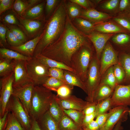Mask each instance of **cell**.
Returning <instances> with one entry per match:
<instances>
[{
  "instance_id": "obj_55",
  "label": "cell",
  "mask_w": 130,
  "mask_h": 130,
  "mask_svg": "<svg viewBox=\"0 0 130 130\" xmlns=\"http://www.w3.org/2000/svg\"><path fill=\"white\" fill-rule=\"evenodd\" d=\"M84 130H99V125L95 120H94L88 124L84 128Z\"/></svg>"
},
{
  "instance_id": "obj_11",
  "label": "cell",
  "mask_w": 130,
  "mask_h": 130,
  "mask_svg": "<svg viewBox=\"0 0 130 130\" xmlns=\"http://www.w3.org/2000/svg\"><path fill=\"white\" fill-rule=\"evenodd\" d=\"M111 99L112 107L130 106V84H117Z\"/></svg>"
},
{
  "instance_id": "obj_1",
  "label": "cell",
  "mask_w": 130,
  "mask_h": 130,
  "mask_svg": "<svg viewBox=\"0 0 130 130\" xmlns=\"http://www.w3.org/2000/svg\"><path fill=\"white\" fill-rule=\"evenodd\" d=\"M86 36L75 27L67 14L65 26L62 34L41 54L71 67L73 55L81 46L87 43Z\"/></svg>"
},
{
  "instance_id": "obj_14",
  "label": "cell",
  "mask_w": 130,
  "mask_h": 130,
  "mask_svg": "<svg viewBox=\"0 0 130 130\" xmlns=\"http://www.w3.org/2000/svg\"><path fill=\"white\" fill-rule=\"evenodd\" d=\"M34 85L31 83L17 88H13L12 95L19 99L26 112L29 116L31 99Z\"/></svg>"
},
{
  "instance_id": "obj_5",
  "label": "cell",
  "mask_w": 130,
  "mask_h": 130,
  "mask_svg": "<svg viewBox=\"0 0 130 130\" xmlns=\"http://www.w3.org/2000/svg\"><path fill=\"white\" fill-rule=\"evenodd\" d=\"M101 77L100 72V61L96 55L92 58L87 72L84 84L87 91L86 101L92 102L95 92L100 84Z\"/></svg>"
},
{
  "instance_id": "obj_50",
  "label": "cell",
  "mask_w": 130,
  "mask_h": 130,
  "mask_svg": "<svg viewBox=\"0 0 130 130\" xmlns=\"http://www.w3.org/2000/svg\"><path fill=\"white\" fill-rule=\"evenodd\" d=\"M115 21L122 27L130 31V21L123 18H115Z\"/></svg>"
},
{
  "instance_id": "obj_53",
  "label": "cell",
  "mask_w": 130,
  "mask_h": 130,
  "mask_svg": "<svg viewBox=\"0 0 130 130\" xmlns=\"http://www.w3.org/2000/svg\"><path fill=\"white\" fill-rule=\"evenodd\" d=\"M96 117V115L95 112L91 114L85 115L82 123V128L83 129L88 124L93 120Z\"/></svg>"
},
{
  "instance_id": "obj_27",
  "label": "cell",
  "mask_w": 130,
  "mask_h": 130,
  "mask_svg": "<svg viewBox=\"0 0 130 130\" xmlns=\"http://www.w3.org/2000/svg\"><path fill=\"white\" fill-rule=\"evenodd\" d=\"M55 96V95L50 103L48 110L50 116L58 125L65 113L56 101Z\"/></svg>"
},
{
  "instance_id": "obj_19",
  "label": "cell",
  "mask_w": 130,
  "mask_h": 130,
  "mask_svg": "<svg viewBox=\"0 0 130 130\" xmlns=\"http://www.w3.org/2000/svg\"><path fill=\"white\" fill-rule=\"evenodd\" d=\"M80 17L93 22L102 21L111 17L106 13L98 11L93 8L83 9Z\"/></svg>"
},
{
  "instance_id": "obj_6",
  "label": "cell",
  "mask_w": 130,
  "mask_h": 130,
  "mask_svg": "<svg viewBox=\"0 0 130 130\" xmlns=\"http://www.w3.org/2000/svg\"><path fill=\"white\" fill-rule=\"evenodd\" d=\"M29 77L34 86L42 85L50 77L49 68L34 57L25 61Z\"/></svg>"
},
{
  "instance_id": "obj_40",
  "label": "cell",
  "mask_w": 130,
  "mask_h": 130,
  "mask_svg": "<svg viewBox=\"0 0 130 130\" xmlns=\"http://www.w3.org/2000/svg\"><path fill=\"white\" fill-rule=\"evenodd\" d=\"M114 74L118 84L122 82L125 76L124 70L119 63L113 65Z\"/></svg>"
},
{
  "instance_id": "obj_54",
  "label": "cell",
  "mask_w": 130,
  "mask_h": 130,
  "mask_svg": "<svg viewBox=\"0 0 130 130\" xmlns=\"http://www.w3.org/2000/svg\"><path fill=\"white\" fill-rule=\"evenodd\" d=\"M9 111L7 110L5 111L4 116L0 117V130H4L7 124V116Z\"/></svg>"
},
{
  "instance_id": "obj_35",
  "label": "cell",
  "mask_w": 130,
  "mask_h": 130,
  "mask_svg": "<svg viewBox=\"0 0 130 130\" xmlns=\"http://www.w3.org/2000/svg\"><path fill=\"white\" fill-rule=\"evenodd\" d=\"M4 130H25L21 126L14 114L9 112L7 116V123Z\"/></svg>"
},
{
  "instance_id": "obj_23",
  "label": "cell",
  "mask_w": 130,
  "mask_h": 130,
  "mask_svg": "<svg viewBox=\"0 0 130 130\" xmlns=\"http://www.w3.org/2000/svg\"><path fill=\"white\" fill-rule=\"evenodd\" d=\"M36 121L41 130H59L48 110Z\"/></svg>"
},
{
  "instance_id": "obj_28",
  "label": "cell",
  "mask_w": 130,
  "mask_h": 130,
  "mask_svg": "<svg viewBox=\"0 0 130 130\" xmlns=\"http://www.w3.org/2000/svg\"><path fill=\"white\" fill-rule=\"evenodd\" d=\"M65 6L67 14L71 20L80 17L82 11V7L69 0H65Z\"/></svg>"
},
{
  "instance_id": "obj_24",
  "label": "cell",
  "mask_w": 130,
  "mask_h": 130,
  "mask_svg": "<svg viewBox=\"0 0 130 130\" xmlns=\"http://www.w3.org/2000/svg\"><path fill=\"white\" fill-rule=\"evenodd\" d=\"M114 90L107 85L100 82L94 93L93 101L98 103L111 96Z\"/></svg>"
},
{
  "instance_id": "obj_22",
  "label": "cell",
  "mask_w": 130,
  "mask_h": 130,
  "mask_svg": "<svg viewBox=\"0 0 130 130\" xmlns=\"http://www.w3.org/2000/svg\"><path fill=\"white\" fill-rule=\"evenodd\" d=\"M106 33L126 32V31L121 27L111 22L96 23L94 31Z\"/></svg>"
},
{
  "instance_id": "obj_57",
  "label": "cell",
  "mask_w": 130,
  "mask_h": 130,
  "mask_svg": "<svg viewBox=\"0 0 130 130\" xmlns=\"http://www.w3.org/2000/svg\"><path fill=\"white\" fill-rule=\"evenodd\" d=\"M29 130H41L36 120L31 119V126Z\"/></svg>"
},
{
  "instance_id": "obj_26",
  "label": "cell",
  "mask_w": 130,
  "mask_h": 130,
  "mask_svg": "<svg viewBox=\"0 0 130 130\" xmlns=\"http://www.w3.org/2000/svg\"><path fill=\"white\" fill-rule=\"evenodd\" d=\"M64 75L65 80L68 84L80 88L87 94V89L84 83L75 73L73 72L64 70Z\"/></svg>"
},
{
  "instance_id": "obj_18",
  "label": "cell",
  "mask_w": 130,
  "mask_h": 130,
  "mask_svg": "<svg viewBox=\"0 0 130 130\" xmlns=\"http://www.w3.org/2000/svg\"><path fill=\"white\" fill-rule=\"evenodd\" d=\"M45 3L46 0H43L29 9L21 16L26 19L46 21L45 17Z\"/></svg>"
},
{
  "instance_id": "obj_9",
  "label": "cell",
  "mask_w": 130,
  "mask_h": 130,
  "mask_svg": "<svg viewBox=\"0 0 130 130\" xmlns=\"http://www.w3.org/2000/svg\"><path fill=\"white\" fill-rule=\"evenodd\" d=\"M13 72L0 79V117L3 116L7 104L13 92Z\"/></svg>"
},
{
  "instance_id": "obj_36",
  "label": "cell",
  "mask_w": 130,
  "mask_h": 130,
  "mask_svg": "<svg viewBox=\"0 0 130 130\" xmlns=\"http://www.w3.org/2000/svg\"><path fill=\"white\" fill-rule=\"evenodd\" d=\"M60 0H46L45 8V17L46 21L53 13L61 2Z\"/></svg>"
},
{
  "instance_id": "obj_2",
  "label": "cell",
  "mask_w": 130,
  "mask_h": 130,
  "mask_svg": "<svg viewBox=\"0 0 130 130\" xmlns=\"http://www.w3.org/2000/svg\"><path fill=\"white\" fill-rule=\"evenodd\" d=\"M65 0H62L54 12L46 21L42 31L43 35L35 50L33 57L41 54L47 47L56 41L64 30L67 13Z\"/></svg>"
},
{
  "instance_id": "obj_20",
  "label": "cell",
  "mask_w": 130,
  "mask_h": 130,
  "mask_svg": "<svg viewBox=\"0 0 130 130\" xmlns=\"http://www.w3.org/2000/svg\"><path fill=\"white\" fill-rule=\"evenodd\" d=\"M71 21L75 27L84 34V33H88V35L94 31L96 23H93L88 20L79 17L76 18Z\"/></svg>"
},
{
  "instance_id": "obj_25",
  "label": "cell",
  "mask_w": 130,
  "mask_h": 130,
  "mask_svg": "<svg viewBox=\"0 0 130 130\" xmlns=\"http://www.w3.org/2000/svg\"><path fill=\"white\" fill-rule=\"evenodd\" d=\"M34 57L43 64L49 68H59L73 72V70L71 68L62 63L47 58L41 54H37Z\"/></svg>"
},
{
  "instance_id": "obj_4",
  "label": "cell",
  "mask_w": 130,
  "mask_h": 130,
  "mask_svg": "<svg viewBox=\"0 0 130 130\" xmlns=\"http://www.w3.org/2000/svg\"><path fill=\"white\" fill-rule=\"evenodd\" d=\"M94 56L92 50L87 42L81 46L72 57L71 67L73 72L84 83L89 66Z\"/></svg>"
},
{
  "instance_id": "obj_38",
  "label": "cell",
  "mask_w": 130,
  "mask_h": 130,
  "mask_svg": "<svg viewBox=\"0 0 130 130\" xmlns=\"http://www.w3.org/2000/svg\"><path fill=\"white\" fill-rule=\"evenodd\" d=\"M7 28L19 40L25 43L28 41V38L23 31L18 26L6 24Z\"/></svg>"
},
{
  "instance_id": "obj_17",
  "label": "cell",
  "mask_w": 130,
  "mask_h": 130,
  "mask_svg": "<svg viewBox=\"0 0 130 130\" xmlns=\"http://www.w3.org/2000/svg\"><path fill=\"white\" fill-rule=\"evenodd\" d=\"M43 35L42 32L36 38L30 40L22 45L18 46H8L7 48L16 51L26 56L33 57L35 49Z\"/></svg>"
},
{
  "instance_id": "obj_48",
  "label": "cell",
  "mask_w": 130,
  "mask_h": 130,
  "mask_svg": "<svg viewBox=\"0 0 130 130\" xmlns=\"http://www.w3.org/2000/svg\"><path fill=\"white\" fill-rule=\"evenodd\" d=\"M120 1L118 0H110L104 3L102 7L104 9L112 10L116 8L119 4Z\"/></svg>"
},
{
  "instance_id": "obj_44",
  "label": "cell",
  "mask_w": 130,
  "mask_h": 130,
  "mask_svg": "<svg viewBox=\"0 0 130 130\" xmlns=\"http://www.w3.org/2000/svg\"><path fill=\"white\" fill-rule=\"evenodd\" d=\"M6 40L9 46H19L24 43L18 39L7 28Z\"/></svg>"
},
{
  "instance_id": "obj_47",
  "label": "cell",
  "mask_w": 130,
  "mask_h": 130,
  "mask_svg": "<svg viewBox=\"0 0 130 130\" xmlns=\"http://www.w3.org/2000/svg\"><path fill=\"white\" fill-rule=\"evenodd\" d=\"M14 0H0V15L6 11L12 9Z\"/></svg>"
},
{
  "instance_id": "obj_31",
  "label": "cell",
  "mask_w": 130,
  "mask_h": 130,
  "mask_svg": "<svg viewBox=\"0 0 130 130\" xmlns=\"http://www.w3.org/2000/svg\"><path fill=\"white\" fill-rule=\"evenodd\" d=\"M59 130H84L65 113L59 123Z\"/></svg>"
},
{
  "instance_id": "obj_41",
  "label": "cell",
  "mask_w": 130,
  "mask_h": 130,
  "mask_svg": "<svg viewBox=\"0 0 130 130\" xmlns=\"http://www.w3.org/2000/svg\"><path fill=\"white\" fill-rule=\"evenodd\" d=\"M119 61L124 70L126 77L130 78V56L124 55L121 57Z\"/></svg>"
},
{
  "instance_id": "obj_39",
  "label": "cell",
  "mask_w": 130,
  "mask_h": 130,
  "mask_svg": "<svg viewBox=\"0 0 130 130\" xmlns=\"http://www.w3.org/2000/svg\"><path fill=\"white\" fill-rule=\"evenodd\" d=\"M0 22L5 24L16 25L21 29V24L13 13L3 15L0 16Z\"/></svg>"
},
{
  "instance_id": "obj_8",
  "label": "cell",
  "mask_w": 130,
  "mask_h": 130,
  "mask_svg": "<svg viewBox=\"0 0 130 130\" xmlns=\"http://www.w3.org/2000/svg\"><path fill=\"white\" fill-rule=\"evenodd\" d=\"M12 11L21 24V29L28 39H33L41 34L46 21L26 19L18 14L13 9Z\"/></svg>"
},
{
  "instance_id": "obj_15",
  "label": "cell",
  "mask_w": 130,
  "mask_h": 130,
  "mask_svg": "<svg viewBox=\"0 0 130 130\" xmlns=\"http://www.w3.org/2000/svg\"><path fill=\"white\" fill-rule=\"evenodd\" d=\"M25 61L15 60L13 71L14 79L13 83V88H18L32 83L26 71Z\"/></svg>"
},
{
  "instance_id": "obj_21",
  "label": "cell",
  "mask_w": 130,
  "mask_h": 130,
  "mask_svg": "<svg viewBox=\"0 0 130 130\" xmlns=\"http://www.w3.org/2000/svg\"><path fill=\"white\" fill-rule=\"evenodd\" d=\"M43 0H15L13 9L19 15L22 16L28 10L42 2Z\"/></svg>"
},
{
  "instance_id": "obj_56",
  "label": "cell",
  "mask_w": 130,
  "mask_h": 130,
  "mask_svg": "<svg viewBox=\"0 0 130 130\" xmlns=\"http://www.w3.org/2000/svg\"><path fill=\"white\" fill-rule=\"evenodd\" d=\"M130 7V0H121L120 1L119 7L120 11H123L127 10Z\"/></svg>"
},
{
  "instance_id": "obj_32",
  "label": "cell",
  "mask_w": 130,
  "mask_h": 130,
  "mask_svg": "<svg viewBox=\"0 0 130 130\" xmlns=\"http://www.w3.org/2000/svg\"><path fill=\"white\" fill-rule=\"evenodd\" d=\"M100 82L107 85L114 90L117 84L113 70V66L109 68L102 77Z\"/></svg>"
},
{
  "instance_id": "obj_49",
  "label": "cell",
  "mask_w": 130,
  "mask_h": 130,
  "mask_svg": "<svg viewBox=\"0 0 130 130\" xmlns=\"http://www.w3.org/2000/svg\"><path fill=\"white\" fill-rule=\"evenodd\" d=\"M110 114V111L109 112L100 114L96 117L95 121L99 125V129L104 125Z\"/></svg>"
},
{
  "instance_id": "obj_33",
  "label": "cell",
  "mask_w": 130,
  "mask_h": 130,
  "mask_svg": "<svg viewBox=\"0 0 130 130\" xmlns=\"http://www.w3.org/2000/svg\"><path fill=\"white\" fill-rule=\"evenodd\" d=\"M63 111L76 124L82 128L83 122L85 116L83 111L73 109L64 110Z\"/></svg>"
},
{
  "instance_id": "obj_30",
  "label": "cell",
  "mask_w": 130,
  "mask_h": 130,
  "mask_svg": "<svg viewBox=\"0 0 130 130\" xmlns=\"http://www.w3.org/2000/svg\"><path fill=\"white\" fill-rule=\"evenodd\" d=\"M15 60L0 58V76H7L13 72Z\"/></svg>"
},
{
  "instance_id": "obj_16",
  "label": "cell",
  "mask_w": 130,
  "mask_h": 130,
  "mask_svg": "<svg viewBox=\"0 0 130 130\" xmlns=\"http://www.w3.org/2000/svg\"><path fill=\"white\" fill-rule=\"evenodd\" d=\"M113 33H106L93 31L86 35L92 43L96 52V56L100 61L101 53L109 39Z\"/></svg>"
},
{
  "instance_id": "obj_51",
  "label": "cell",
  "mask_w": 130,
  "mask_h": 130,
  "mask_svg": "<svg viewBox=\"0 0 130 130\" xmlns=\"http://www.w3.org/2000/svg\"><path fill=\"white\" fill-rule=\"evenodd\" d=\"M97 103L94 101L88 102L87 106L83 111L84 115L90 114L94 113L95 111Z\"/></svg>"
},
{
  "instance_id": "obj_13",
  "label": "cell",
  "mask_w": 130,
  "mask_h": 130,
  "mask_svg": "<svg viewBox=\"0 0 130 130\" xmlns=\"http://www.w3.org/2000/svg\"><path fill=\"white\" fill-rule=\"evenodd\" d=\"M55 98L63 110L73 109L83 111L88 103L73 95H70L65 97L55 95Z\"/></svg>"
},
{
  "instance_id": "obj_10",
  "label": "cell",
  "mask_w": 130,
  "mask_h": 130,
  "mask_svg": "<svg viewBox=\"0 0 130 130\" xmlns=\"http://www.w3.org/2000/svg\"><path fill=\"white\" fill-rule=\"evenodd\" d=\"M119 63L117 54L110 43H106L100 60V72L101 77L110 67Z\"/></svg>"
},
{
  "instance_id": "obj_59",
  "label": "cell",
  "mask_w": 130,
  "mask_h": 130,
  "mask_svg": "<svg viewBox=\"0 0 130 130\" xmlns=\"http://www.w3.org/2000/svg\"><path fill=\"white\" fill-rule=\"evenodd\" d=\"M129 113L130 115V110L129 111Z\"/></svg>"
},
{
  "instance_id": "obj_12",
  "label": "cell",
  "mask_w": 130,
  "mask_h": 130,
  "mask_svg": "<svg viewBox=\"0 0 130 130\" xmlns=\"http://www.w3.org/2000/svg\"><path fill=\"white\" fill-rule=\"evenodd\" d=\"M130 109L127 106H118L110 109V114L103 126L99 130H113L120 120L123 122L128 118Z\"/></svg>"
},
{
  "instance_id": "obj_37",
  "label": "cell",
  "mask_w": 130,
  "mask_h": 130,
  "mask_svg": "<svg viewBox=\"0 0 130 130\" xmlns=\"http://www.w3.org/2000/svg\"><path fill=\"white\" fill-rule=\"evenodd\" d=\"M65 84H66L62 81L54 78L49 77L42 86L51 91H55L59 87Z\"/></svg>"
},
{
  "instance_id": "obj_7",
  "label": "cell",
  "mask_w": 130,
  "mask_h": 130,
  "mask_svg": "<svg viewBox=\"0 0 130 130\" xmlns=\"http://www.w3.org/2000/svg\"><path fill=\"white\" fill-rule=\"evenodd\" d=\"M6 110L14 114L22 126L25 130H29L31 119L26 112L19 98L12 95L7 105Z\"/></svg>"
},
{
  "instance_id": "obj_52",
  "label": "cell",
  "mask_w": 130,
  "mask_h": 130,
  "mask_svg": "<svg viewBox=\"0 0 130 130\" xmlns=\"http://www.w3.org/2000/svg\"><path fill=\"white\" fill-rule=\"evenodd\" d=\"M70 1L78 5L84 9L92 8L91 4L90 1L87 0H69Z\"/></svg>"
},
{
  "instance_id": "obj_29",
  "label": "cell",
  "mask_w": 130,
  "mask_h": 130,
  "mask_svg": "<svg viewBox=\"0 0 130 130\" xmlns=\"http://www.w3.org/2000/svg\"><path fill=\"white\" fill-rule=\"evenodd\" d=\"M32 57L24 56L18 52L5 48H0V58L15 60L27 61Z\"/></svg>"
},
{
  "instance_id": "obj_45",
  "label": "cell",
  "mask_w": 130,
  "mask_h": 130,
  "mask_svg": "<svg viewBox=\"0 0 130 130\" xmlns=\"http://www.w3.org/2000/svg\"><path fill=\"white\" fill-rule=\"evenodd\" d=\"M112 40L116 44L123 45L128 43L130 41V37L125 33H119L114 36L112 38Z\"/></svg>"
},
{
  "instance_id": "obj_58",
  "label": "cell",
  "mask_w": 130,
  "mask_h": 130,
  "mask_svg": "<svg viewBox=\"0 0 130 130\" xmlns=\"http://www.w3.org/2000/svg\"><path fill=\"white\" fill-rule=\"evenodd\" d=\"M122 120H119L113 130H122L123 129L122 126V123L123 122Z\"/></svg>"
},
{
  "instance_id": "obj_43",
  "label": "cell",
  "mask_w": 130,
  "mask_h": 130,
  "mask_svg": "<svg viewBox=\"0 0 130 130\" xmlns=\"http://www.w3.org/2000/svg\"><path fill=\"white\" fill-rule=\"evenodd\" d=\"M7 27L6 24L0 22V44L1 48H7L9 46L6 40Z\"/></svg>"
},
{
  "instance_id": "obj_42",
  "label": "cell",
  "mask_w": 130,
  "mask_h": 130,
  "mask_svg": "<svg viewBox=\"0 0 130 130\" xmlns=\"http://www.w3.org/2000/svg\"><path fill=\"white\" fill-rule=\"evenodd\" d=\"M48 71L50 77L58 79L64 82L66 84L70 85L66 83L65 80L64 75V70L55 68H49Z\"/></svg>"
},
{
  "instance_id": "obj_46",
  "label": "cell",
  "mask_w": 130,
  "mask_h": 130,
  "mask_svg": "<svg viewBox=\"0 0 130 130\" xmlns=\"http://www.w3.org/2000/svg\"><path fill=\"white\" fill-rule=\"evenodd\" d=\"M73 86L67 84L63 85L56 90L55 91L57 93V95L62 97H65L71 95Z\"/></svg>"
},
{
  "instance_id": "obj_3",
  "label": "cell",
  "mask_w": 130,
  "mask_h": 130,
  "mask_svg": "<svg viewBox=\"0 0 130 130\" xmlns=\"http://www.w3.org/2000/svg\"><path fill=\"white\" fill-rule=\"evenodd\" d=\"M55 95L42 85L34 86L29 113L31 119L37 120L48 110Z\"/></svg>"
},
{
  "instance_id": "obj_34",
  "label": "cell",
  "mask_w": 130,
  "mask_h": 130,
  "mask_svg": "<svg viewBox=\"0 0 130 130\" xmlns=\"http://www.w3.org/2000/svg\"><path fill=\"white\" fill-rule=\"evenodd\" d=\"M111 97L97 103L95 112L96 117L100 114L106 113L112 107Z\"/></svg>"
}]
</instances>
